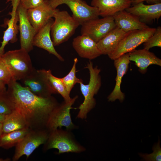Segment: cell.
<instances>
[{
	"mask_svg": "<svg viewBox=\"0 0 161 161\" xmlns=\"http://www.w3.org/2000/svg\"><path fill=\"white\" fill-rule=\"evenodd\" d=\"M7 85V91L13 102L15 109L24 117L29 127L32 129L38 126L45 129L49 114L59 104L56 99L52 96H38L17 81H13Z\"/></svg>",
	"mask_w": 161,
	"mask_h": 161,
	"instance_id": "obj_1",
	"label": "cell"
},
{
	"mask_svg": "<svg viewBox=\"0 0 161 161\" xmlns=\"http://www.w3.org/2000/svg\"><path fill=\"white\" fill-rule=\"evenodd\" d=\"M85 68L89 71L90 78L89 83L84 84L80 82V90L83 96V102L78 108L79 109L77 117L85 119L88 113L95 106L96 101L94 96L96 95L101 85V76L100 73L101 69L97 66L94 67L92 62L90 60Z\"/></svg>",
	"mask_w": 161,
	"mask_h": 161,
	"instance_id": "obj_2",
	"label": "cell"
},
{
	"mask_svg": "<svg viewBox=\"0 0 161 161\" xmlns=\"http://www.w3.org/2000/svg\"><path fill=\"white\" fill-rule=\"evenodd\" d=\"M53 17L50 35L54 46L67 41L80 25L78 22L66 11L56 9Z\"/></svg>",
	"mask_w": 161,
	"mask_h": 161,
	"instance_id": "obj_3",
	"label": "cell"
},
{
	"mask_svg": "<svg viewBox=\"0 0 161 161\" xmlns=\"http://www.w3.org/2000/svg\"><path fill=\"white\" fill-rule=\"evenodd\" d=\"M71 131L58 128L49 132L48 139L44 143V150L57 149L59 154L79 153L86 151V148L76 140Z\"/></svg>",
	"mask_w": 161,
	"mask_h": 161,
	"instance_id": "obj_4",
	"label": "cell"
},
{
	"mask_svg": "<svg viewBox=\"0 0 161 161\" xmlns=\"http://www.w3.org/2000/svg\"><path fill=\"white\" fill-rule=\"evenodd\" d=\"M28 53L21 48L10 50L2 55L10 71L14 80H22L35 69Z\"/></svg>",
	"mask_w": 161,
	"mask_h": 161,
	"instance_id": "obj_5",
	"label": "cell"
},
{
	"mask_svg": "<svg viewBox=\"0 0 161 161\" xmlns=\"http://www.w3.org/2000/svg\"><path fill=\"white\" fill-rule=\"evenodd\" d=\"M78 98V96L76 95L69 101H64L61 104H59L49 114L45 129L49 132L62 127L70 131L78 129V126L72 121L70 112L72 106Z\"/></svg>",
	"mask_w": 161,
	"mask_h": 161,
	"instance_id": "obj_6",
	"label": "cell"
},
{
	"mask_svg": "<svg viewBox=\"0 0 161 161\" xmlns=\"http://www.w3.org/2000/svg\"><path fill=\"white\" fill-rule=\"evenodd\" d=\"M156 29L149 27L127 32L116 49L108 55L109 57L114 60L122 55L135 50L151 37L154 32Z\"/></svg>",
	"mask_w": 161,
	"mask_h": 161,
	"instance_id": "obj_7",
	"label": "cell"
},
{
	"mask_svg": "<svg viewBox=\"0 0 161 161\" xmlns=\"http://www.w3.org/2000/svg\"><path fill=\"white\" fill-rule=\"evenodd\" d=\"M48 2L51 7L54 9L60 5L66 4L72 12V16L80 25L99 18L98 9L88 5L83 0H48Z\"/></svg>",
	"mask_w": 161,
	"mask_h": 161,
	"instance_id": "obj_8",
	"label": "cell"
},
{
	"mask_svg": "<svg viewBox=\"0 0 161 161\" xmlns=\"http://www.w3.org/2000/svg\"><path fill=\"white\" fill-rule=\"evenodd\" d=\"M49 132L46 129H31L24 138L16 146L13 161L18 160L22 156L29 157L33 151L47 141Z\"/></svg>",
	"mask_w": 161,
	"mask_h": 161,
	"instance_id": "obj_9",
	"label": "cell"
},
{
	"mask_svg": "<svg viewBox=\"0 0 161 161\" xmlns=\"http://www.w3.org/2000/svg\"><path fill=\"white\" fill-rule=\"evenodd\" d=\"M81 26V35L88 36L96 43L116 27L113 16L92 20Z\"/></svg>",
	"mask_w": 161,
	"mask_h": 161,
	"instance_id": "obj_10",
	"label": "cell"
},
{
	"mask_svg": "<svg viewBox=\"0 0 161 161\" xmlns=\"http://www.w3.org/2000/svg\"><path fill=\"white\" fill-rule=\"evenodd\" d=\"M25 87L35 95L42 97H48L56 94L50 85L47 70L35 69L30 75L21 80Z\"/></svg>",
	"mask_w": 161,
	"mask_h": 161,
	"instance_id": "obj_11",
	"label": "cell"
},
{
	"mask_svg": "<svg viewBox=\"0 0 161 161\" xmlns=\"http://www.w3.org/2000/svg\"><path fill=\"white\" fill-rule=\"evenodd\" d=\"M27 10L20 3L17 11L19 22L18 29L21 48L29 52L33 49V40L36 32L28 19Z\"/></svg>",
	"mask_w": 161,
	"mask_h": 161,
	"instance_id": "obj_12",
	"label": "cell"
},
{
	"mask_svg": "<svg viewBox=\"0 0 161 161\" xmlns=\"http://www.w3.org/2000/svg\"><path fill=\"white\" fill-rule=\"evenodd\" d=\"M127 12L138 16L140 21L144 24H151L161 16V3L145 5L141 2L125 9Z\"/></svg>",
	"mask_w": 161,
	"mask_h": 161,
	"instance_id": "obj_13",
	"label": "cell"
},
{
	"mask_svg": "<svg viewBox=\"0 0 161 161\" xmlns=\"http://www.w3.org/2000/svg\"><path fill=\"white\" fill-rule=\"evenodd\" d=\"M114 65L117 71L115 78L116 84L114 89L107 97L109 102H114L118 99L122 102L125 95L120 89V86L123 76L126 74L130 62L129 53L124 54L114 60Z\"/></svg>",
	"mask_w": 161,
	"mask_h": 161,
	"instance_id": "obj_14",
	"label": "cell"
},
{
	"mask_svg": "<svg viewBox=\"0 0 161 161\" xmlns=\"http://www.w3.org/2000/svg\"><path fill=\"white\" fill-rule=\"evenodd\" d=\"M55 9L51 7L48 0H44L42 3L37 7L27 10L28 19L36 32L53 17Z\"/></svg>",
	"mask_w": 161,
	"mask_h": 161,
	"instance_id": "obj_15",
	"label": "cell"
},
{
	"mask_svg": "<svg viewBox=\"0 0 161 161\" xmlns=\"http://www.w3.org/2000/svg\"><path fill=\"white\" fill-rule=\"evenodd\" d=\"M54 21L50 18L36 32L33 40V45L47 51L55 56L61 61L64 58L55 50L50 35L51 28Z\"/></svg>",
	"mask_w": 161,
	"mask_h": 161,
	"instance_id": "obj_16",
	"label": "cell"
},
{
	"mask_svg": "<svg viewBox=\"0 0 161 161\" xmlns=\"http://www.w3.org/2000/svg\"><path fill=\"white\" fill-rule=\"evenodd\" d=\"M72 45L75 51L81 58L90 60L102 55L97 43L86 35H81L74 38Z\"/></svg>",
	"mask_w": 161,
	"mask_h": 161,
	"instance_id": "obj_17",
	"label": "cell"
},
{
	"mask_svg": "<svg viewBox=\"0 0 161 161\" xmlns=\"http://www.w3.org/2000/svg\"><path fill=\"white\" fill-rule=\"evenodd\" d=\"M116 26L125 32L149 27L141 22L136 16L127 12L125 10L118 12L113 16Z\"/></svg>",
	"mask_w": 161,
	"mask_h": 161,
	"instance_id": "obj_18",
	"label": "cell"
},
{
	"mask_svg": "<svg viewBox=\"0 0 161 161\" xmlns=\"http://www.w3.org/2000/svg\"><path fill=\"white\" fill-rule=\"evenodd\" d=\"M91 4L98 9L99 16L103 17L113 16L131 5L129 0H92Z\"/></svg>",
	"mask_w": 161,
	"mask_h": 161,
	"instance_id": "obj_19",
	"label": "cell"
},
{
	"mask_svg": "<svg viewBox=\"0 0 161 161\" xmlns=\"http://www.w3.org/2000/svg\"><path fill=\"white\" fill-rule=\"evenodd\" d=\"M129 59L135 62L142 74L146 72L148 67L154 64L161 66V60L153 53L145 49L136 50L128 53Z\"/></svg>",
	"mask_w": 161,
	"mask_h": 161,
	"instance_id": "obj_20",
	"label": "cell"
},
{
	"mask_svg": "<svg viewBox=\"0 0 161 161\" xmlns=\"http://www.w3.org/2000/svg\"><path fill=\"white\" fill-rule=\"evenodd\" d=\"M126 33L116 27L98 42L97 46L102 55H108L112 52Z\"/></svg>",
	"mask_w": 161,
	"mask_h": 161,
	"instance_id": "obj_21",
	"label": "cell"
},
{
	"mask_svg": "<svg viewBox=\"0 0 161 161\" xmlns=\"http://www.w3.org/2000/svg\"><path fill=\"white\" fill-rule=\"evenodd\" d=\"M9 14L11 18L7 22L8 27L4 32L3 41L0 47V55H1L4 53V48L9 41L14 43L17 40V35L19 29L18 25L17 24L18 21L17 11H11Z\"/></svg>",
	"mask_w": 161,
	"mask_h": 161,
	"instance_id": "obj_22",
	"label": "cell"
},
{
	"mask_svg": "<svg viewBox=\"0 0 161 161\" xmlns=\"http://www.w3.org/2000/svg\"><path fill=\"white\" fill-rule=\"evenodd\" d=\"M2 123V134L29 127L24 118L16 109L6 115Z\"/></svg>",
	"mask_w": 161,
	"mask_h": 161,
	"instance_id": "obj_23",
	"label": "cell"
},
{
	"mask_svg": "<svg viewBox=\"0 0 161 161\" xmlns=\"http://www.w3.org/2000/svg\"><path fill=\"white\" fill-rule=\"evenodd\" d=\"M31 129L29 127H27L1 134L0 136V146L5 149H8L16 145L24 138Z\"/></svg>",
	"mask_w": 161,
	"mask_h": 161,
	"instance_id": "obj_24",
	"label": "cell"
},
{
	"mask_svg": "<svg viewBox=\"0 0 161 161\" xmlns=\"http://www.w3.org/2000/svg\"><path fill=\"white\" fill-rule=\"evenodd\" d=\"M47 74L49 83L56 93L59 94L63 98L64 101L68 102L70 101L72 98L70 96V94L67 91L61 78L54 76L50 69L47 70Z\"/></svg>",
	"mask_w": 161,
	"mask_h": 161,
	"instance_id": "obj_25",
	"label": "cell"
},
{
	"mask_svg": "<svg viewBox=\"0 0 161 161\" xmlns=\"http://www.w3.org/2000/svg\"><path fill=\"white\" fill-rule=\"evenodd\" d=\"M15 109L14 103L7 90H0V114L7 115Z\"/></svg>",
	"mask_w": 161,
	"mask_h": 161,
	"instance_id": "obj_26",
	"label": "cell"
},
{
	"mask_svg": "<svg viewBox=\"0 0 161 161\" xmlns=\"http://www.w3.org/2000/svg\"><path fill=\"white\" fill-rule=\"evenodd\" d=\"M78 62L77 58H75L72 67L69 72L65 76L61 78L67 91L69 94L76 84L83 82L82 79L78 78L76 75V66Z\"/></svg>",
	"mask_w": 161,
	"mask_h": 161,
	"instance_id": "obj_27",
	"label": "cell"
},
{
	"mask_svg": "<svg viewBox=\"0 0 161 161\" xmlns=\"http://www.w3.org/2000/svg\"><path fill=\"white\" fill-rule=\"evenodd\" d=\"M13 81L14 80L7 65L2 55H0V84L7 85Z\"/></svg>",
	"mask_w": 161,
	"mask_h": 161,
	"instance_id": "obj_28",
	"label": "cell"
},
{
	"mask_svg": "<svg viewBox=\"0 0 161 161\" xmlns=\"http://www.w3.org/2000/svg\"><path fill=\"white\" fill-rule=\"evenodd\" d=\"M144 49L149 50L154 47H161V27L156 28L154 33L144 43Z\"/></svg>",
	"mask_w": 161,
	"mask_h": 161,
	"instance_id": "obj_29",
	"label": "cell"
},
{
	"mask_svg": "<svg viewBox=\"0 0 161 161\" xmlns=\"http://www.w3.org/2000/svg\"><path fill=\"white\" fill-rule=\"evenodd\" d=\"M160 143V140L159 138L158 142L154 145L152 148L153 152L151 154L139 153L138 154L142 158V160L145 161H161V148Z\"/></svg>",
	"mask_w": 161,
	"mask_h": 161,
	"instance_id": "obj_30",
	"label": "cell"
},
{
	"mask_svg": "<svg viewBox=\"0 0 161 161\" xmlns=\"http://www.w3.org/2000/svg\"><path fill=\"white\" fill-rule=\"evenodd\" d=\"M44 0H21L20 4L27 9L32 8L42 4Z\"/></svg>",
	"mask_w": 161,
	"mask_h": 161,
	"instance_id": "obj_31",
	"label": "cell"
},
{
	"mask_svg": "<svg viewBox=\"0 0 161 161\" xmlns=\"http://www.w3.org/2000/svg\"><path fill=\"white\" fill-rule=\"evenodd\" d=\"M131 3V5L137 4V3L146 1L147 3L150 4H156L161 3V0H129Z\"/></svg>",
	"mask_w": 161,
	"mask_h": 161,
	"instance_id": "obj_32",
	"label": "cell"
},
{
	"mask_svg": "<svg viewBox=\"0 0 161 161\" xmlns=\"http://www.w3.org/2000/svg\"><path fill=\"white\" fill-rule=\"evenodd\" d=\"M21 0H7L6 3L10 1L12 6V11H16Z\"/></svg>",
	"mask_w": 161,
	"mask_h": 161,
	"instance_id": "obj_33",
	"label": "cell"
},
{
	"mask_svg": "<svg viewBox=\"0 0 161 161\" xmlns=\"http://www.w3.org/2000/svg\"><path fill=\"white\" fill-rule=\"evenodd\" d=\"M6 115L0 114V122L3 123L5 118Z\"/></svg>",
	"mask_w": 161,
	"mask_h": 161,
	"instance_id": "obj_34",
	"label": "cell"
},
{
	"mask_svg": "<svg viewBox=\"0 0 161 161\" xmlns=\"http://www.w3.org/2000/svg\"><path fill=\"white\" fill-rule=\"evenodd\" d=\"M3 123L0 122V136L2 133Z\"/></svg>",
	"mask_w": 161,
	"mask_h": 161,
	"instance_id": "obj_35",
	"label": "cell"
},
{
	"mask_svg": "<svg viewBox=\"0 0 161 161\" xmlns=\"http://www.w3.org/2000/svg\"><path fill=\"white\" fill-rule=\"evenodd\" d=\"M6 89L5 85L0 84V90Z\"/></svg>",
	"mask_w": 161,
	"mask_h": 161,
	"instance_id": "obj_36",
	"label": "cell"
},
{
	"mask_svg": "<svg viewBox=\"0 0 161 161\" xmlns=\"http://www.w3.org/2000/svg\"><path fill=\"white\" fill-rule=\"evenodd\" d=\"M9 160V159H3L0 158V161H8Z\"/></svg>",
	"mask_w": 161,
	"mask_h": 161,
	"instance_id": "obj_37",
	"label": "cell"
},
{
	"mask_svg": "<svg viewBox=\"0 0 161 161\" xmlns=\"http://www.w3.org/2000/svg\"><path fill=\"white\" fill-rule=\"evenodd\" d=\"M0 143H1V138H0Z\"/></svg>",
	"mask_w": 161,
	"mask_h": 161,
	"instance_id": "obj_38",
	"label": "cell"
}]
</instances>
